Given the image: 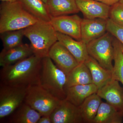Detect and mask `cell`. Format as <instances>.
Masks as SVG:
<instances>
[{
	"instance_id": "6da1fadb",
	"label": "cell",
	"mask_w": 123,
	"mask_h": 123,
	"mask_svg": "<svg viewBox=\"0 0 123 123\" xmlns=\"http://www.w3.org/2000/svg\"><path fill=\"white\" fill-rule=\"evenodd\" d=\"M42 58L33 55L15 63L2 68L0 84L27 88L40 85Z\"/></svg>"
},
{
	"instance_id": "7a4b0ae2",
	"label": "cell",
	"mask_w": 123,
	"mask_h": 123,
	"mask_svg": "<svg viewBox=\"0 0 123 123\" xmlns=\"http://www.w3.org/2000/svg\"><path fill=\"white\" fill-rule=\"evenodd\" d=\"M24 32L34 55L42 59L48 56L51 48L58 41L57 32L50 22L38 20L24 29Z\"/></svg>"
},
{
	"instance_id": "3957f363",
	"label": "cell",
	"mask_w": 123,
	"mask_h": 123,
	"mask_svg": "<svg viewBox=\"0 0 123 123\" xmlns=\"http://www.w3.org/2000/svg\"><path fill=\"white\" fill-rule=\"evenodd\" d=\"M38 20L24 9L19 0L1 3L0 33L25 29Z\"/></svg>"
},
{
	"instance_id": "277c9868",
	"label": "cell",
	"mask_w": 123,
	"mask_h": 123,
	"mask_svg": "<svg viewBox=\"0 0 123 123\" xmlns=\"http://www.w3.org/2000/svg\"><path fill=\"white\" fill-rule=\"evenodd\" d=\"M67 75L49 56L42 59L40 85L61 100L66 98Z\"/></svg>"
},
{
	"instance_id": "5b68a950",
	"label": "cell",
	"mask_w": 123,
	"mask_h": 123,
	"mask_svg": "<svg viewBox=\"0 0 123 123\" xmlns=\"http://www.w3.org/2000/svg\"><path fill=\"white\" fill-rule=\"evenodd\" d=\"M62 100L54 97L38 85L27 88L24 102L43 116L50 115Z\"/></svg>"
},
{
	"instance_id": "8992f818",
	"label": "cell",
	"mask_w": 123,
	"mask_h": 123,
	"mask_svg": "<svg viewBox=\"0 0 123 123\" xmlns=\"http://www.w3.org/2000/svg\"><path fill=\"white\" fill-rule=\"evenodd\" d=\"M114 37L108 31L100 37L87 44L89 55L96 60L103 68L112 71L114 61Z\"/></svg>"
},
{
	"instance_id": "52a82bcc",
	"label": "cell",
	"mask_w": 123,
	"mask_h": 123,
	"mask_svg": "<svg viewBox=\"0 0 123 123\" xmlns=\"http://www.w3.org/2000/svg\"><path fill=\"white\" fill-rule=\"evenodd\" d=\"M27 88L0 84V119L10 116L25 101Z\"/></svg>"
},
{
	"instance_id": "ba28073f",
	"label": "cell",
	"mask_w": 123,
	"mask_h": 123,
	"mask_svg": "<svg viewBox=\"0 0 123 123\" xmlns=\"http://www.w3.org/2000/svg\"><path fill=\"white\" fill-rule=\"evenodd\" d=\"M82 20V18L75 14L52 18L50 22L56 32L80 41Z\"/></svg>"
},
{
	"instance_id": "9c48e42d",
	"label": "cell",
	"mask_w": 123,
	"mask_h": 123,
	"mask_svg": "<svg viewBox=\"0 0 123 123\" xmlns=\"http://www.w3.org/2000/svg\"><path fill=\"white\" fill-rule=\"evenodd\" d=\"M48 56L66 75L79 63L69 51L58 41L51 48Z\"/></svg>"
},
{
	"instance_id": "30bf717a",
	"label": "cell",
	"mask_w": 123,
	"mask_h": 123,
	"mask_svg": "<svg viewBox=\"0 0 123 123\" xmlns=\"http://www.w3.org/2000/svg\"><path fill=\"white\" fill-rule=\"evenodd\" d=\"M50 116L52 123H83L79 107L66 99L62 101Z\"/></svg>"
},
{
	"instance_id": "8fae6325",
	"label": "cell",
	"mask_w": 123,
	"mask_h": 123,
	"mask_svg": "<svg viewBox=\"0 0 123 123\" xmlns=\"http://www.w3.org/2000/svg\"><path fill=\"white\" fill-rule=\"evenodd\" d=\"M107 20L85 18L82 19L81 30V41L87 44L104 35L107 31Z\"/></svg>"
},
{
	"instance_id": "7c38bea8",
	"label": "cell",
	"mask_w": 123,
	"mask_h": 123,
	"mask_svg": "<svg viewBox=\"0 0 123 123\" xmlns=\"http://www.w3.org/2000/svg\"><path fill=\"white\" fill-rule=\"evenodd\" d=\"M119 82L112 79L98 89L97 93L123 114V89Z\"/></svg>"
},
{
	"instance_id": "4fadbf2b",
	"label": "cell",
	"mask_w": 123,
	"mask_h": 123,
	"mask_svg": "<svg viewBox=\"0 0 123 123\" xmlns=\"http://www.w3.org/2000/svg\"><path fill=\"white\" fill-rule=\"evenodd\" d=\"M79 11L85 18H109L111 6L95 0H76Z\"/></svg>"
},
{
	"instance_id": "5bb4252c",
	"label": "cell",
	"mask_w": 123,
	"mask_h": 123,
	"mask_svg": "<svg viewBox=\"0 0 123 123\" xmlns=\"http://www.w3.org/2000/svg\"><path fill=\"white\" fill-rule=\"evenodd\" d=\"M34 55L30 44L23 43L0 53V66L3 68L15 63Z\"/></svg>"
},
{
	"instance_id": "9a60e30c",
	"label": "cell",
	"mask_w": 123,
	"mask_h": 123,
	"mask_svg": "<svg viewBox=\"0 0 123 123\" xmlns=\"http://www.w3.org/2000/svg\"><path fill=\"white\" fill-rule=\"evenodd\" d=\"M58 41L64 46L79 63L84 62L89 56L87 44L68 36L57 32Z\"/></svg>"
},
{
	"instance_id": "2e32d148",
	"label": "cell",
	"mask_w": 123,
	"mask_h": 123,
	"mask_svg": "<svg viewBox=\"0 0 123 123\" xmlns=\"http://www.w3.org/2000/svg\"><path fill=\"white\" fill-rule=\"evenodd\" d=\"M97 86L94 84L77 85L66 88L65 99L77 106H79L87 98L97 93Z\"/></svg>"
},
{
	"instance_id": "e0dca14e",
	"label": "cell",
	"mask_w": 123,
	"mask_h": 123,
	"mask_svg": "<svg viewBox=\"0 0 123 123\" xmlns=\"http://www.w3.org/2000/svg\"><path fill=\"white\" fill-rule=\"evenodd\" d=\"M84 63L88 67L92 76L93 84L98 89L102 88L112 79V72L106 69L94 59L89 55Z\"/></svg>"
},
{
	"instance_id": "ac0fdd59",
	"label": "cell",
	"mask_w": 123,
	"mask_h": 123,
	"mask_svg": "<svg viewBox=\"0 0 123 123\" xmlns=\"http://www.w3.org/2000/svg\"><path fill=\"white\" fill-rule=\"evenodd\" d=\"M52 18L79 12L76 0H48L47 4Z\"/></svg>"
},
{
	"instance_id": "d6986e66",
	"label": "cell",
	"mask_w": 123,
	"mask_h": 123,
	"mask_svg": "<svg viewBox=\"0 0 123 123\" xmlns=\"http://www.w3.org/2000/svg\"><path fill=\"white\" fill-rule=\"evenodd\" d=\"M10 116L9 123H37L42 116L24 102Z\"/></svg>"
},
{
	"instance_id": "ffe728a7",
	"label": "cell",
	"mask_w": 123,
	"mask_h": 123,
	"mask_svg": "<svg viewBox=\"0 0 123 123\" xmlns=\"http://www.w3.org/2000/svg\"><path fill=\"white\" fill-rule=\"evenodd\" d=\"M93 84L89 69L84 62L79 63L68 75L66 88L77 85Z\"/></svg>"
},
{
	"instance_id": "44dd1931",
	"label": "cell",
	"mask_w": 123,
	"mask_h": 123,
	"mask_svg": "<svg viewBox=\"0 0 123 123\" xmlns=\"http://www.w3.org/2000/svg\"><path fill=\"white\" fill-rule=\"evenodd\" d=\"M97 93L87 98L79 106L83 123H93L102 101Z\"/></svg>"
},
{
	"instance_id": "7402d4cb",
	"label": "cell",
	"mask_w": 123,
	"mask_h": 123,
	"mask_svg": "<svg viewBox=\"0 0 123 123\" xmlns=\"http://www.w3.org/2000/svg\"><path fill=\"white\" fill-rule=\"evenodd\" d=\"M123 114L107 102H102L93 123H121Z\"/></svg>"
},
{
	"instance_id": "603a6c76",
	"label": "cell",
	"mask_w": 123,
	"mask_h": 123,
	"mask_svg": "<svg viewBox=\"0 0 123 123\" xmlns=\"http://www.w3.org/2000/svg\"><path fill=\"white\" fill-rule=\"evenodd\" d=\"M24 9L39 20L50 22L52 17L43 0H19Z\"/></svg>"
},
{
	"instance_id": "cb8c5ba5",
	"label": "cell",
	"mask_w": 123,
	"mask_h": 123,
	"mask_svg": "<svg viewBox=\"0 0 123 123\" xmlns=\"http://www.w3.org/2000/svg\"><path fill=\"white\" fill-rule=\"evenodd\" d=\"M113 45L114 64L111 71L112 78L120 82L123 86V45L114 37Z\"/></svg>"
},
{
	"instance_id": "d4e9b609",
	"label": "cell",
	"mask_w": 123,
	"mask_h": 123,
	"mask_svg": "<svg viewBox=\"0 0 123 123\" xmlns=\"http://www.w3.org/2000/svg\"><path fill=\"white\" fill-rule=\"evenodd\" d=\"M3 49L13 48L22 44L23 38L24 37V29L8 31L0 33Z\"/></svg>"
},
{
	"instance_id": "484cf974",
	"label": "cell",
	"mask_w": 123,
	"mask_h": 123,
	"mask_svg": "<svg viewBox=\"0 0 123 123\" xmlns=\"http://www.w3.org/2000/svg\"><path fill=\"white\" fill-rule=\"evenodd\" d=\"M109 18L115 23L123 26V4L120 2L111 6Z\"/></svg>"
},
{
	"instance_id": "4316f807",
	"label": "cell",
	"mask_w": 123,
	"mask_h": 123,
	"mask_svg": "<svg viewBox=\"0 0 123 123\" xmlns=\"http://www.w3.org/2000/svg\"><path fill=\"white\" fill-rule=\"evenodd\" d=\"M107 31L123 45V26L116 24L108 18L107 20Z\"/></svg>"
},
{
	"instance_id": "83f0119b",
	"label": "cell",
	"mask_w": 123,
	"mask_h": 123,
	"mask_svg": "<svg viewBox=\"0 0 123 123\" xmlns=\"http://www.w3.org/2000/svg\"><path fill=\"white\" fill-rule=\"evenodd\" d=\"M37 123H52L50 116H43L39 120Z\"/></svg>"
},
{
	"instance_id": "f1b7e54d",
	"label": "cell",
	"mask_w": 123,
	"mask_h": 123,
	"mask_svg": "<svg viewBox=\"0 0 123 123\" xmlns=\"http://www.w3.org/2000/svg\"><path fill=\"white\" fill-rule=\"evenodd\" d=\"M95 0L102 2L109 6H111L116 3L119 2L120 0Z\"/></svg>"
},
{
	"instance_id": "f546056e",
	"label": "cell",
	"mask_w": 123,
	"mask_h": 123,
	"mask_svg": "<svg viewBox=\"0 0 123 123\" xmlns=\"http://www.w3.org/2000/svg\"><path fill=\"white\" fill-rule=\"evenodd\" d=\"M1 2H14V1H17L19 0H0Z\"/></svg>"
},
{
	"instance_id": "4dcf8cb0",
	"label": "cell",
	"mask_w": 123,
	"mask_h": 123,
	"mask_svg": "<svg viewBox=\"0 0 123 123\" xmlns=\"http://www.w3.org/2000/svg\"><path fill=\"white\" fill-rule=\"evenodd\" d=\"M44 2H45L46 4H47V2L48 1V0H43Z\"/></svg>"
},
{
	"instance_id": "1f68e13d",
	"label": "cell",
	"mask_w": 123,
	"mask_h": 123,
	"mask_svg": "<svg viewBox=\"0 0 123 123\" xmlns=\"http://www.w3.org/2000/svg\"><path fill=\"white\" fill-rule=\"evenodd\" d=\"M119 2H120V3H121V4H123V0H120L119 1Z\"/></svg>"
}]
</instances>
